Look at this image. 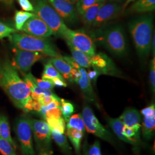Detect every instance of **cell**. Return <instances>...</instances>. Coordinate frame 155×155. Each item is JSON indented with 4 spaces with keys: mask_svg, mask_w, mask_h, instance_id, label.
I'll use <instances>...</instances> for the list:
<instances>
[{
    "mask_svg": "<svg viewBox=\"0 0 155 155\" xmlns=\"http://www.w3.org/2000/svg\"><path fill=\"white\" fill-rule=\"evenodd\" d=\"M107 121L109 126L112 129L113 131L116 134L117 136L119 139L127 143L132 144L134 143L132 141L127 139L123 135L122 129L124 127V125L122 123V121L120 119V118H109L107 120Z\"/></svg>",
    "mask_w": 155,
    "mask_h": 155,
    "instance_id": "obj_21",
    "label": "cell"
},
{
    "mask_svg": "<svg viewBox=\"0 0 155 155\" xmlns=\"http://www.w3.org/2000/svg\"><path fill=\"white\" fill-rule=\"evenodd\" d=\"M34 15L35 13L29 12L17 11L15 16V28L17 31H21L24 24Z\"/></svg>",
    "mask_w": 155,
    "mask_h": 155,
    "instance_id": "obj_26",
    "label": "cell"
},
{
    "mask_svg": "<svg viewBox=\"0 0 155 155\" xmlns=\"http://www.w3.org/2000/svg\"><path fill=\"white\" fill-rule=\"evenodd\" d=\"M89 155H101V148H100V143L99 141H96L93 145H92L88 152Z\"/></svg>",
    "mask_w": 155,
    "mask_h": 155,
    "instance_id": "obj_39",
    "label": "cell"
},
{
    "mask_svg": "<svg viewBox=\"0 0 155 155\" xmlns=\"http://www.w3.org/2000/svg\"><path fill=\"white\" fill-rule=\"evenodd\" d=\"M141 113L144 117H150L155 116V106L154 104H152L141 111Z\"/></svg>",
    "mask_w": 155,
    "mask_h": 155,
    "instance_id": "obj_40",
    "label": "cell"
},
{
    "mask_svg": "<svg viewBox=\"0 0 155 155\" xmlns=\"http://www.w3.org/2000/svg\"><path fill=\"white\" fill-rule=\"evenodd\" d=\"M43 155H48V154H47V153H44V154H43Z\"/></svg>",
    "mask_w": 155,
    "mask_h": 155,
    "instance_id": "obj_50",
    "label": "cell"
},
{
    "mask_svg": "<svg viewBox=\"0 0 155 155\" xmlns=\"http://www.w3.org/2000/svg\"><path fill=\"white\" fill-rule=\"evenodd\" d=\"M91 67L100 74L114 77H122V72L117 67L110 58L102 52H99L90 58Z\"/></svg>",
    "mask_w": 155,
    "mask_h": 155,
    "instance_id": "obj_11",
    "label": "cell"
},
{
    "mask_svg": "<svg viewBox=\"0 0 155 155\" xmlns=\"http://www.w3.org/2000/svg\"><path fill=\"white\" fill-rule=\"evenodd\" d=\"M68 45L71 55L72 58L78 64L84 68H90L91 67V63L90 58L84 54L82 51L75 48L70 42L66 41Z\"/></svg>",
    "mask_w": 155,
    "mask_h": 155,
    "instance_id": "obj_17",
    "label": "cell"
},
{
    "mask_svg": "<svg viewBox=\"0 0 155 155\" xmlns=\"http://www.w3.org/2000/svg\"><path fill=\"white\" fill-rule=\"evenodd\" d=\"M120 119L125 126L133 128L137 133L140 134L141 116L137 109L131 107L127 108L124 111Z\"/></svg>",
    "mask_w": 155,
    "mask_h": 155,
    "instance_id": "obj_15",
    "label": "cell"
},
{
    "mask_svg": "<svg viewBox=\"0 0 155 155\" xmlns=\"http://www.w3.org/2000/svg\"><path fill=\"white\" fill-rule=\"evenodd\" d=\"M16 129L22 155H35L30 120L25 117L20 118L17 122Z\"/></svg>",
    "mask_w": 155,
    "mask_h": 155,
    "instance_id": "obj_9",
    "label": "cell"
},
{
    "mask_svg": "<svg viewBox=\"0 0 155 155\" xmlns=\"http://www.w3.org/2000/svg\"><path fill=\"white\" fill-rule=\"evenodd\" d=\"M67 128H74L83 133L85 127L82 114H76L70 117L67 122Z\"/></svg>",
    "mask_w": 155,
    "mask_h": 155,
    "instance_id": "obj_28",
    "label": "cell"
},
{
    "mask_svg": "<svg viewBox=\"0 0 155 155\" xmlns=\"http://www.w3.org/2000/svg\"><path fill=\"white\" fill-rule=\"evenodd\" d=\"M9 38L17 49L38 52L51 58L61 56L55 45L45 38L16 32L12 33Z\"/></svg>",
    "mask_w": 155,
    "mask_h": 155,
    "instance_id": "obj_3",
    "label": "cell"
},
{
    "mask_svg": "<svg viewBox=\"0 0 155 155\" xmlns=\"http://www.w3.org/2000/svg\"><path fill=\"white\" fill-rule=\"evenodd\" d=\"M66 134L76 152L78 153L80 151L81 141L83 137V132L74 128H67Z\"/></svg>",
    "mask_w": 155,
    "mask_h": 155,
    "instance_id": "obj_23",
    "label": "cell"
},
{
    "mask_svg": "<svg viewBox=\"0 0 155 155\" xmlns=\"http://www.w3.org/2000/svg\"><path fill=\"white\" fill-rule=\"evenodd\" d=\"M58 98V97L55 94H54V95H51V96L43 97L39 100V101L41 103L42 106H46L48 105L55 98Z\"/></svg>",
    "mask_w": 155,
    "mask_h": 155,
    "instance_id": "obj_41",
    "label": "cell"
},
{
    "mask_svg": "<svg viewBox=\"0 0 155 155\" xmlns=\"http://www.w3.org/2000/svg\"><path fill=\"white\" fill-rule=\"evenodd\" d=\"M122 134L125 137L134 143H135L136 140L140 139V134L137 133L133 128L125 125L122 129Z\"/></svg>",
    "mask_w": 155,
    "mask_h": 155,
    "instance_id": "obj_34",
    "label": "cell"
},
{
    "mask_svg": "<svg viewBox=\"0 0 155 155\" xmlns=\"http://www.w3.org/2000/svg\"><path fill=\"white\" fill-rule=\"evenodd\" d=\"M21 31L29 35L43 38H48L53 35L47 24L35 14L24 24Z\"/></svg>",
    "mask_w": 155,
    "mask_h": 155,
    "instance_id": "obj_12",
    "label": "cell"
},
{
    "mask_svg": "<svg viewBox=\"0 0 155 155\" xmlns=\"http://www.w3.org/2000/svg\"><path fill=\"white\" fill-rule=\"evenodd\" d=\"M29 120L38 149L42 154L47 153L51 147V132L49 125L42 120Z\"/></svg>",
    "mask_w": 155,
    "mask_h": 155,
    "instance_id": "obj_8",
    "label": "cell"
},
{
    "mask_svg": "<svg viewBox=\"0 0 155 155\" xmlns=\"http://www.w3.org/2000/svg\"><path fill=\"white\" fill-rule=\"evenodd\" d=\"M22 10L25 12H34L33 4L29 0H17Z\"/></svg>",
    "mask_w": 155,
    "mask_h": 155,
    "instance_id": "obj_38",
    "label": "cell"
},
{
    "mask_svg": "<svg viewBox=\"0 0 155 155\" xmlns=\"http://www.w3.org/2000/svg\"><path fill=\"white\" fill-rule=\"evenodd\" d=\"M5 1H6V0H5ZM8 2H9V1H10V0H8Z\"/></svg>",
    "mask_w": 155,
    "mask_h": 155,
    "instance_id": "obj_51",
    "label": "cell"
},
{
    "mask_svg": "<svg viewBox=\"0 0 155 155\" xmlns=\"http://www.w3.org/2000/svg\"><path fill=\"white\" fill-rule=\"evenodd\" d=\"M155 116L144 117L143 133L144 138L147 140L151 139L155 133Z\"/></svg>",
    "mask_w": 155,
    "mask_h": 155,
    "instance_id": "obj_24",
    "label": "cell"
},
{
    "mask_svg": "<svg viewBox=\"0 0 155 155\" xmlns=\"http://www.w3.org/2000/svg\"><path fill=\"white\" fill-rule=\"evenodd\" d=\"M129 30L139 57L146 58L150 54L153 36V16L140 17L129 23Z\"/></svg>",
    "mask_w": 155,
    "mask_h": 155,
    "instance_id": "obj_2",
    "label": "cell"
},
{
    "mask_svg": "<svg viewBox=\"0 0 155 155\" xmlns=\"http://www.w3.org/2000/svg\"><path fill=\"white\" fill-rule=\"evenodd\" d=\"M106 0H78L76 2V11L82 15L89 8L100 2H106Z\"/></svg>",
    "mask_w": 155,
    "mask_h": 155,
    "instance_id": "obj_30",
    "label": "cell"
},
{
    "mask_svg": "<svg viewBox=\"0 0 155 155\" xmlns=\"http://www.w3.org/2000/svg\"><path fill=\"white\" fill-rule=\"evenodd\" d=\"M16 30L6 25L4 23L0 21V39L9 37L12 33H15Z\"/></svg>",
    "mask_w": 155,
    "mask_h": 155,
    "instance_id": "obj_35",
    "label": "cell"
},
{
    "mask_svg": "<svg viewBox=\"0 0 155 155\" xmlns=\"http://www.w3.org/2000/svg\"><path fill=\"white\" fill-rule=\"evenodd\" d=\"M122 11V6L116 2L105 3L102 6L95 17L91 26L98 28L106 22L114 19Z\"/></svg>",
    "mask_w": 155,
    "mask_h": 155,
    "instance_id": "obj_13",
    "label": "cell"
},
{
    "mask_svg": "<svg viewBox=\"0 0 155 155\" xmlns=\"http://www.w3.org/2000/svg\"><path fill=\"white\" fill-rule=\"evenodd\" d=\"M51 136L57 145L66 153H70L71 151V148L67 141L66 137L63 134L59 133L53 129H51Z\"/></svg>",
    "mask_w": 155,
    "mask_h": 155,
    "instance_id": "obj_25",
    "label": "cell"
},
{
    "mask_svg": "<svg viewBox=\"0 0 155 155\" xmlns=\"http://www.w3.org/2000/svg\"><path fill=\"white\" fill-rule=\"evenodd\" d=\"M47 55L38 52L16 49L13 58V66L20 72L26 74L31 70L33 64Z\"/></svg>",
    "mask_w": 155,
    "mask_h": 155,
    "instance_id": "obj_10",
    "label": "cell"
},
{
    "mask_svg": "<svg viewBox=\"0 0 155 155\" xmlns=\"http://www.w3.org/2000/svg\"><path fill=\"white\" fill-rule=\"evenodd\" d=\"M67 1L71 3L72 4H74L75 3H76L78 1V0H66Z\"/></svg>",
    "mask_w": 155,
    "mask_h": 155,
    "instance_id": "obj_47",
    "label": "cell"
},
{
    "mask_svg": "<svg viewBox=\"0 0 155 155\" xmlns=\"http://www.w3.org/2000/svg\"><path fill=\"white\" fill-rule=\"evenodd\" d=\"M150 87L153 94L155 91V58L152 59L150 63Z\"/></svg>",
    "mask_w": 155,
    "mask_h": 155,
    "instance_id": "obj_36",
    "label": "cell"
},
{
    "mask_svg": "<svg viewBox=\"0 0 155 155\" xmlns=\"http://www.w3.org/2000/svg\"><path fill=\"white\" fill-rule=\"evenodd\" d=\"M84 155H87V153L86 151V150H84Z\"/></svg>",
    "mask_w": 155,
    "mask_h": 155,
    "instance_id": "obj_49",
    "label": "cell"
},
{
    "mask_svg": "<svg viewBox=\"0 0 155 155\" xmlns=\"http://www.w3.org/2000/svg\"><path fill=\"white\" fill-rule=\"evenodd\" d=\"M150 50H152V54L153 55V57H155V32H153V35L152 36V41H151V48Z\"/></svg>",
    "mask_w": 155,
    "mask_h": 155,
    "instance_id": "obj_45",
    "label": "cell"
},
{
    "mask_svg": "<svg viewBox=\"0 0 155 155\" xmlns=\"http://www.w3.org/2000/svg\"><path fill=\"white\" fill-rule=\"evenodd\" d=\"M63 38L90 58L96 54L94 40L89 35L83 32L74 31L68 28L63 34Z\"/></svg>",
    "mask_w": 155,
    "mask_h": 155,
    "instance_id": "obj_6",
    "label": "cell"
},
{
    "mask_svg": "<svg viewBox=\"0 0 155 155\" xmlns=\"http://www.w3.org/2000/svg\"><path fill=\"white\" fill-rule=\"evenodd\" d=\"M31 80H32L34 83H35L41 89L45 90H52L54 87V85L52 82L49 79H38L35 77L31 73L25 74Z\"/></svg>",
    "mask_w": 155,
    "mask_h": 155,
    "instance_id": "obj_31",
    "label": "cell"
},
{
    "mask_svg": "<svg viewBox=\"0 0 155 155\" xmlns=\"http://www.w3.org/2000/svg\"><path fill=\"white\" fill-rule=\"evenodd\" d=\"M62 116L61 106L50 109L47 111L45 116L43 117L45 118H60Z\"/></svg>",
    "mask_w": 155,
    "mask_h": 155,
    "instance_id": "obj_37",
    "label": "cell"
},
{
    "mask_svg": "<svg viewBox=\"0 0 155 155\" xmlns=\"http://www.w3.org/2000/svg\"><path fill=\"white\" fill-rule=\"evenodd\" d=\"M155 0H137L131 6L129 12L134 13H143L154 11Z\"/></svg>",
    "mask_w": 155,
    "mask_h": 155,
    "instance_id": "obj_19",
    "label": "cell"
},
{
    "mask_svg": "<svg viewBox=\"0 0 155 155\" xmlns=\"http://www.w3.org/2000/svg\"><path fill=\"white\" fill-rule=\"evenodd\" d=\"M48 62L55 68L56 70L61 74L64 79H70V73L72 67L66 61H64L61 56L52 58L49 60Z\"/></svg>",
    "mask_w": 155,
    "mask_h": 155,
    "instance_id": "obj_18",
    "label": "cell"
},
{
    "mask_svg": "<svg viewBox=\"0 0 155 155\" xmlns=\"http://www.w3.org/2000/svg\"><path fill=\"white\" fill-rule=\"evenodd\" d=\"M100 41L111 54L125 56L127 51V43L124 28L120 25H116L106 29L101 33Z\"/></svg>",
    "mask_w": 155,
    "mask_h": 155,
    "instance_id": "obj_5",
    "label": "cell"
},
{
    "mask_svg": "<svg viewBox=\"0 0 155 155\" xmlns=\"http://www.w3.org/2000/svg\"><path fill=\"white\" fill-rule=\"evenodd\" d=\"M134 0H127L126 1H125V4H124V5L122 6V11H124V10H125V8L131 2H132Z\"/></svg>",
    "mask_w": 155,
    "mask_h": 155,
    "instance_id": "obj_46",
    "label": "cell"
},
{
    "mask_svg": "<svg viewBox=\"0 0 155 155\" xmlns=\"http://www.w3.org/2000/svg\"><path fill=\"white\" fill-rule=\"evenodd\" d=\"M81 75L77 83L81 90L86 100L90 102H96L95 95L92 87L91 82L87 76L86 70L82 67L79 68Z\"/></svg>",
    "mask_w": 155,
    "mask_h": 155,
    "instance_id": "obj_16",
    "label": "cell"
},
{
    "mask_svg": "<svg viewBox=\"0 0 155 155\" xmlns=\"http://www.w3.org/2000/svg\"><path fill=\"white\" fill-rule=\"evenodd\" d=\"M87 74L91 82H92L94 84H95L98 78L101 75L100 72L95 69H93V70H89V72H87Z\"/></svg>",
    "mask_w": 155,
    "mask_h": 155,
    "instance_id": "obj_42",
    "label": "cell"
},
{
    "mask_svg": "<svg viewBox=\"0 0 155 155\" xmlns=\"http://www.w3.org/2000/svg\"><path fill=\"white\" fill-rule=\"evenodd\" d=\"M62 58L64 61H66L68 64H70L73 68H75L76 69H79L81 68V67L79 66L77 63L74 61V60L72 59L71 57H70L68 56H63Z\"/></svg>",
    "mask_w": 155,
    "mask_h": 155,
    "instance_id": "obj_43",
    "label": "cell"
},
{
    "mask_svg": "<svg viewBox=\"0 0 155 155\" xmlns=\"http://www.w3.org/2000/svg\"><path fill=\"white\" fill-rule=\"evenodd\" d=\"M51 81L52 82L54 85L56 86H58V87H66L67 86V84L66 83L65 81L61 79L60 78H55L52 79Z\"/></svg>",
    "mask_w": 155,
    "mask_h": 155,
    "instance_id": "obj_44",
    "label": "cell"
},
{
    "mask_svg": "<svg viewBox=\"0 0 155 155\" xmlns=\"http://www.w3.org/2000/svg\"><path fill=\"white\" fill-rule=\"evenodd\" d=\"M34 13L43 20L53 34L63 38L68 27L47 0H33Z\"/></svg>",
    "mask_w": 155,
    "mask_h": 155,
    "instance_id": "obj_4",
    "label": "cell"
},
{
    "mask_svg": "<svg viewBox=\"0 0 155 155\" xmlns=\"http://www.w3.org/2000/svg\"><path fill=\"white\" fill-rule=\"evenodd\" d=\"M0 136L9 141L13 147H16L15 144L12 138L10 127L8 118L4 115H0Z\"/></svg>",
    "mask_w": 155,
    "mask_h": 155,
    "instance_id": "obj_22",
    "label": "cell"
},
{
    "mask_svg": "<svg viewBox=\"0 0 155 155\" xmlns=\"http://www.w3.org/2000/svg\"><path fill=\"white\" fill-rule=\"evenodd\" d=\"M46 122L51 129L55 130L59 133L64 134L66 129V122L63 118H45Z\"/></svg>",
    "mask_w": 155,
    "mask_h": 155,
    "instance_id": "obj_27",
    "label": "cell"
},
{
    "mask_svg": "<svg viewBox=\"0 0 155 155\" xmlns=\"http://www.w3.org/2000/svg\"><path fill=\"white\" fill-rule=\"evenodd\" d=\"M105 3V2H100L94 4L89 8L81 15L82 21L86 26H91L99 10Z\"/></svg>",
    "mask_w": 155,
    "mask_h": 155,
    "instance_id": "obj_20",
    "label": "cell"
},
{
    "mask_svg": "<svg viewBox=\"0 0 155 155\" xmlns=\"http://www.w3.org/2000/svg\"><path fill=\"white\" fill-rule=\"evenodd\" d=\"M61 110L63 118L67 122L74 112V106L72 103L64 99H61Z\"/></svg>",
    "mask_w": 155,
    "mask_h": 155,
    "instance_id": "obj_32",
    "label": "cell"
},
{
    "mask_svg": "<svg viewBox=\"0 0 155 155\" xmlns=\"http://www.w3.org/2000/svg\"><path fill=\"white\" fill-rule=\"evenodd\" d=\"M55 78L65 80L61 74L56 70L55 68L48 62L45 65L44 71L42 74V79L51 80Z\"/></svg>",
    "mask_w": 155,
    "mask_h": 155,
    "instance_id": "obj_29",
    "label": "cell"
},
{
    "mask_svg": "<svg viewBox=\"0 0 155 155\" xmlns=\"http://www.w3.org/2000/svg\"><path fill=\"white\" fill-rule=\"evenodd\" d=\"M82 116L84 127L87 132L111 143L114 141L111 134L100 123L89 106L85 105L83 106Z\"/></svg>",
    "mask_w": 155,
    "mask_h": 155,
    "instance_id": "obj_7",
    "label": "cell"
},
{
    "mask_svg": "<svg viewBox=\"0 0 155 155\" xmlns=\"http://www.w3.org/2000/svg\"><path fill=\"white\" fill-rule=\"evenodd\" d=\"M0 67H1V65H0Z\"/></svg>",
    "mask_w": 155,
    "mask_h": 155,
    "instance_id": "obj_52",
    "label": "cell"
},
{
    "mask_svg": "<svg viewBox=\"0 0 155 155\" xmlns=\"http://www.w3.org/2000/svg\"><path fill=\"white\" fill-rule=\"evenodd\" d=\"M16 68L9 61L0 67V87L4 90L15 105L24 110L31 91L28 84L19 77Z\"/></svg>",
    "mask_w": 155,
    "mask_h": 155,
    "instance_id": "obj_1",
    "label": "cell"
},
{
    "mask_svg": "<svg viewBox=\"0 0 155 155\" xmlns=\"http://www.w3.org/2000/svg\"><path fill=\"white\" fill-rule=\"evenodd\" d=\"M113 1H118V2H122V1H124V0H113Z\"/></svg>",
    "mask_w": 155,
    "mask_h": 155,
    "instance_id": "obj_48",
    "label": "cell"
},
{
    "mask_svg": "<svg viewBox=\"0 0 155 155\" xmlns=\"http://www.w3.org/2000/svg\"><path fill=\"white\" fill-rule=\"evenodd\" d=\"M63 21L74 24L78 20L76 9L73 4L66 0H47Z\"/></svg>",
    "mask_w": 155,
    "mask_h": 155,
    "instance_id": "obj_14",
    "label": "cell"
},
{
    "mask_svg": "<svg viewBox=\"0 0 155 155\" xmlns=\"http://www.w3.org/2000/svg\"><path fill=\"white\" fill-rule=\"evenodd\" d=\"M0 152L2 155H16L13 145L0 136Z\"/></svg>",
    "mask_w": 155,
    "mask_h": 155,
    "instance_id": "obj_33",
    "label": "cell"
}]
</instances>
